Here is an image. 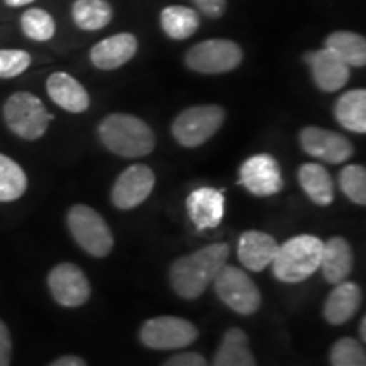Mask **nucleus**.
Returning <instances> with one entry per match:
<instances>
[{
    "mask_svg": "<svg viewBox=\"0 0 366 366\" xmlns=\"http://www.w3.org/2000/svg\"><path fill=\"white\" fill-rule=\"evenodd\" d=\"M224 192L210 187H202L192 192L187 199V210L192 222L199 231L214 229L221 224L224 217Z\"/></svg>",
    "mask_w": 366,
    "mask_h": 366,
    "instance_id": "2eb2a0df",
    "label": "nucleus"
},
{
    "mask_svg": "<svg viewBox=\"0 0 366 366\" xmlns=\"http://www.w3.org/2000/svg\"><path fill=\"white\" fill-rule=\"evenodd\" d=\"M163 366H209L207 360L202 355L197 353H182L172 356Z\"/></svg>",
    "mask_w": 366,
    "mask_h": 366,
    "instance_id": "72a5a7b5",
    "label": "nucleus"
},
{
    "mask_svg": "<svg viewBox=\"0 0 366 366\" xmlns=\"http://www.w3.org/2000/svg\"><path fill=\"white\" fill-rule=\"evenodd\" d=\"M300 146L310 157L326 163L340 164L353 157V144L340 132L309 126L300 131Z\"/></svg>",
    "mask_w": 366,
    "mask_h": 366,
    "instance_id": "f8f14e48",
    "label": "nucleus"
},
{
    "mask_svg": "<svg viewBox=\"0 0 366 366\" xmlns=\"http://www.w3.org/2000/svg\"><path fill=\"white\" fill-rule=\"evenodd\" d=\"M71 17L81 31H99L112 21V7L107 0H75Z\"/></svg>",
    "mask_w": 366,
    "mask_h": 366,
    "instance_id": "a878e982",
    "label": "nucleus"
},
{
    "mask_svg": "<svg viewBox=\"0 0 366 366\" xmlns=\"http://www.w3.org/2000/svg\"><path fill=\"white\" fill-rule=\"evenodd\" d=\"M4 119L14 134L22 139L34 141L44 136L53 116L48 114L44 104L36 95L29 92H17L4 105Z\"/></svg>",
    "mask_w": 366,
    "mask_h": 366,
    "instance_id": "20e7f679",
    "label": "nucleus"
},
{
    "mask_svg": "<svg viewBox=\"0 0 366 366\" xmlns=\"http://www.w3.org/2000/svg\"><path fill=\"white\" fill-rule=\"evenodd\" d=\"M340 185L351 202L366 204V170L360 164H347L340 173Z\"/></svg>",
    "mask_w": 366,
    "mask_h": 366,
    "instance_id": "c85d7f7f",
    "label": "nucleus"
},
{
    "mask_svg": "<svg viewBox=\"0 0 366 366\" xmlns=\"http://www.w3.org/2000/svg\"><path fill=\"white\" fill-rule=\"evenodd\" d=\"M68 227L73 239L95 258H104L112 251L111 229L97 210L89 205H73L68 212Z\"/></svg>",
    "mask_w": 366,
    "mask_h": 366,
    "instance_id": "423d86ee",
    "label": "nucleus"
},
{
    "mask_svg": "<svg viewBox=\"0 0 366 366\" xmlns=\"http://www.w3.org/2000/svg\"><path fill=\"white\" fill-rule=\"evenodd\" d=\"M319 268L322 269L324 278L332 285L345 282L353 269V251L350 242L340 236L324 242Z\"/></svg>",
    "mask_w": 366,
    "mask_h": 366,
    "instance_id": "6ab92c4d",
    "label": "nucleus"
},
{
    "mask_svg": "<svg viewBox=\"0 0 366 366\" xmlns=\"http://www.w3.org/2000/svg\"><path fill=\"white\" fill-rule=\"evenodd\" d=\"M4 2H6L9 7H22V6H27V4L34 2V0H4Z\"/></svg>",
    "mask_w": 366,
    "mask_h": 366,
    "instance_id": "c9c22d12",
    "label": "nucleus"
},
{
    "mask_svg": "<svg viewBox=\"0 0 366 366\" xmlns=\"http://www.w3.org/2000/svg\"><path fill=\"white\" fill-rule=\"evenodd\" d=\"M239 182L253 195L269 197L278 194L283 187L280 164L272 154H254L242 163Z\"/></svg>",
    "mask_w": 366,
    "mask_h": 366,
    "instance_id": "9b49d317",
    "label": "nucleus"
},
{
    "mask_svg": "<svg viewBox=\"0 0 366 366\" xmlns=\"http://www.w3.org/2000/svg\"><path fill=\"white\" fill-rule=\"evenodd\" d=\"M299 182L314 204L326 207L334 200V183L329 172L317 163H305L299 170Z\"/></svg>",
    "mask_w": 366,
    "mask_h": 366,
    "instance_id": "5701e85b",
    "label": "nucleus"
},
{
    "mask_svg": "<svg viewBox=\"0 0 366 366\" xmlns=\"http://www.w3.org/2000/svg\"><path fill=\"white\" fill-rule=\"evenodd\" d=\"M360 336H361V342H365V340H366V317L361 319V322H360Z\"/></svg>",
    "mask_w": 366,
    "mask_h": 366,
    "instance_id": "e433bc0d",
    "label": "nucleus"
},
{
    "mask_svg": "<svg viewBox=\"0 0 366 366\" xmlns=\"http://www.w3.org/2000/svg\"><path fill=\"white\" fill-rule=\"evenodd\" d=\"M21 27L27 38L38 41V43L49 41L56 33V22H54L51 14L46 12L44 9L26 11L21 17Z\"/></svg>",
    "mask_w": 366,
    "mask_h": 366,
    "instance_id": "cd10ccee",
    "label": "nucleus"
},
{
    "mask_svg": "<svg viewBox=\"0 0 366 366\" xmlns=\"http://www.w3.org/2000/svg\"><path fill=\"white\" fill-rule=\"evenodd\" d=\"M46 90L49 99L66 112H85L90 105L89 92L85 90V86L65 71L53 73L46 81Z\"/></svg>",
    "mask_w": 366,
    "mask_h": 366,
    "instance_id": "a211bd4d",
    "label": "nucleus"
},
{
    "mask_svg": "<svg viewBox=\"0 0 366 366\" xmlns=\"http://www.w3.org/2000/svg\"><path fill=\"white\" fill-rule=\"evenodd\" d=\"M242 61L241 46L231 39H205L187 51L185 63L190 70L204 75H219L236 70Z\"/></svg>",
    "mask_w": 366,
    "mask_h": 366,
    "instance_id": "0eeeda50",
    "label": "nucleus"
},
{
    "mask_svg": "<svg viewBox=\"0 0 366 366\" xmlns=\"http://www.w3.org/2000/svg\"><path fill=\"white\" fill-rule=\"evenodd\" d=\"M304 59L312 71L314 84L322 92L332 94V92L341 90L350 80V66L331 49L322 48L317 51L307 53Z\"/></svg>",
    "mask_w": 366,
    "mask_h": 366,
    "instance_id": "4468645a",
    "label": "nucleus"
},
{
    "mask_svg": "<svg viewBox=\"0 0 366 366\" xmlns=\"http://www.w3.org/2000/svg\"><path fill=\"white\" fill-rule=\"evenodd\" d=\"M11 356H12L11 334H9V329L6 324L0 320V366L11 365Z\"/></svg>",
    "mask_w": 366,
    "mask_h": 366,
    "instance_id": "473e14b6",
    "label": "nucleus"
},
{
    "mask_svg": "<svg viewBox=\"0 0 366 366\" xmlns=\"http://www.w3.org/2000/svg\"><path fill=\"white\" fill-rule=\"evenodd\" d=\"M49 366H86V365L80 356L68 355V356H61V358H58L56 361H53Z\"/></svg>",
    "mask_w": 366,
    "mask_h": 366,
    "instance_id": "f704fd0d",
    "label": "nucleus"
},
{
    "mask_svg": "<svg viewBox=\"0 0 366 366\" xmlns=\"http://www.w3.org/2000/svg\"><path fill=\"white\" fill-rule=\"evenodd\" d=\"M224 119L226 111L221 105H194L175 117L172 134L185 148H197L221 129Z\"/></svg>",
    "mask_w": 366,
    "mask_h": 366,
    "instance_id": "39448f33",
    "label": "nucleus"
},
{
    "mask_svg": "<svg viewBox=\"0 0 366 366\" xmlns=\"http://www.w3.org/2000/svg\"><path fill=\"white\" fill-rule=\"evenodd\" d=\"M216 294L227 307L241 315H251L262 305V294L242 269L224 264L214 278Z\"/></svg>",
    "mask_w": 366,
    "mask_h": 366,
    "instance_id": "6e6552de",
    "label": "nucleus"
},
{
    "mask_svg": "<svg viewBox=\"0 0 366 366\" xmlns=\"http://www.w3.org/2000/svg\"><path fill=\"white\" fill-rule=\"evenodd\" d=\"M164 34L175 41L189 39L200 26V16L187 6H168L159 14Z\"/></svg>",
    "mask_w": 366,
    "mask_h": 366,
    "instance_id": "b1692460",
    "label": "nucleus"
},
{
    "mask_svg": "<svg viewBox=\"0 0 366 366\" xmlns=\"http://www.w3.org/2000/svg\"><path fill=\"white\" fill-rule=\"evenodd\" d=\"M136 51V36L131 33H119L95 44L90 51V59L99 70H116L134 58Z\"/></svg>",
    "mask_w": 366,
    "mask_h": 366,
    "instance_id": "dca6fc26",
    "label": "nucleus"
},
{
    "mask_svg": "<svg viewBox=\"0 0 366 366\" xmlns=\"http://www.w3.org/2000/svg\"><path fill=\"white\" fill-rule=\"evenodd\" d=\"M324 242L315 236L302 234L278 246L273 259V274L285 283L307 280L320 267Z\"/></svg>",
    "mask_w": 366,
    "mask_h": 366,
    "instance_id": "7ed1b4c3",
    "label": "nucleus"
},
{
    "mask_svg": "<svg viewBox=\"0 0 366 366\" xmlns=\"http://www.w3.org/2000/svg\"><path fill=\"white\" fill-rule=\"evenodd\" d=\"M336 121L351 132H366V92L363 89L350 90L342 94L334 105Z\"/></svg>",
    "mask_w": 366,
    "mask_h": 366,
    "instance_id": "412c9836",
    "label": "nucleus"
},
{
    "mask_svg": "<svg viewBox=\"0 0 366 366\" xmlns=\"http://www.w3.org/2000/svg\"><path fill=\"white\" fill-rule=\"evenodd\" d=\"M139 337L141 342L151 350H180L190 346L199 337V331L190 320L162 315L146 320Z\"/></svg>",
    "mask_w": 366,
    "mask_h": 366,
    "instance_id": "1a4fd4ad",
    "label": "nucleus"
},
{
    "mask_svg": "<svg viewBox=\"0 0 366 366\" xmlns=\"http://www.w3.org/2000/svg\"><path fill=\"white\" fill-rule=\"evenodd\" d=\"M192 2L199 9V12H202L207 17H212V19L221 17L227 7V0H192Z\"/></svg>",
    "mask_w": 366,
    "mask_h": 366,
    "instance_id": "2f4dec72",
    "label": "nucleus"
},
{
    "mask_svg": "<svg viewBox=\"0 0 366 366\" xmlns=\"http://www.w3.org/2000/svg\"><path fill=\"white\" fill-rule=\"evenodd\" d=\"M332 366H366V353L363 342L353 337H342L334 342L331 350Z\"/></svg>",
    "mask_w": 366,
    "mask_h": 366,
    "instance_id": "c756f323",
    "label": "nucleus"
},
{
    "mask_svg": "<svg viewBox=\"0 0 366 366\" xmlns=\"http://www.w3.org/2000/svg\"><path fill=\"white\" fill-rule=\"evenodd\" d=\"M154 189V173L146 164H132L119 175L112 189V202L117 209H134L148 199Z\"/></svg>",
    "mask_w": 366,
    "mask_h": 366,
    "instance_id": "ddd939ff",
    "label": "nucleus"
},
{
    "mask_svg": "<svg viewBox=\"0 0 366 366\" xmlns=\"http://www.w3.org/2000/svg\"><path fill=\"white\" fill-rule=\"evenodd\" d=\"M48 285L53 299L63 307H80L90 299V283L73 263H61L49 272Z\"/></svg>",
    "mask_w": 366,
    "mask_h": 366,
    "instance_id": "9d476101",
    "label": "nucleus"
},
{
    "mask_svg": "<svg viewBox=\"0 0 366 366\" xmlns=\"http://www.w3.org/2000/svg\"><path fill=\"white\" fill-rule=\"evenodd\" d=\"M229 258V246L226 242H216L195 251L189 256L177 259L170 269V282L173 290L182 299L194 300L207 290Z\"/></svg>",
    "mask_w": 366,
    "mask_h": 366,
    "instance_id": "f257e3e1",
    "label": "nucleus"
},
{
    "mask_svg": "<svg viewBox=\"0 0 366 366\" xmlns=\"http://www.w3.org/2000/svg\"><path fill=\"white\" fill-rule=\"evenodd\" d=\"M31 54L22 49H0V79H14L31 66Z\"/></svg>",
    "mask_w": 366,
    "mask_h": 366,
    "instance_id": "7c9ffc66",
    "label": "nucleus"
},
{
    "mask_svg": "<svg viewBox=\"0 0 366 366\" xmlns=\"http://www.w3.org/2000/svg\"><path fill=\"white\" fill-rule=\"evenodd\" d=\"M361 299V288L353 282H341L329 294L326 304H324V317L329 324L341 326L358 312Z\"/></svg>",
    "mask_w": 366,
    "mask_h": 366,
    "instance_id": "aec40b11",
    "label": "nucleus"
},
{
    "mask_svg": "<svg viewBox=\"0 0 366 366\" xmlns=\"http://www.w3.org/2000/svg\"><path fill=\"white\" fill-rule=\"evenodd\" d=\"M278 244L272 236L259 231H246L237 242V258L251 272H263L273 263Z\"/></svg>",
    "mask_w": 366,
    "mask_h": 366,
    "instance_id": "f3484780",
    "label": "nucleus"
},
{
    "mask_svg": "<svg viewBox=\"0 0 366 366\" xmlns=\"http://www.w3.org/2000/svg\"><path fill=\"white\" fill-rule=\"evenodd\" d=\"M212 366H256L244 331L232 327L224 334Z\"/></svg>",
    "mask_w": 366,
    "mask_h": 366,
    "instance_id": "4be33fe9",
    "label": "nucleus"
},
{
    "mask_svg": "<svg viewBox=\"0 0 366 366\" xmlns=\"http://www.w3.org/2000/svg\"><path fill=\"white\" fill-rule=\"evenodd\" d=\"M337 54L347 66H365L366 65V41L361 34L351 33V31H334L327 36L326 46Z\"/></svg>",
    "mask_w": 366,
    "mask_h": 366,
    "instance_id": "393cba45",
    "label": "nucleus"
},
{
    "mask_svg": "<svg viewBox=\"0 0 366 366\" xmlns=\"http://www.w3.org/2000/svg\"><path fill=\"white\" fill-rule=\"evenodd\" d=\"M99 136L105 148L124 158H141L154 149L151 127L131 114H111L100 122Z\"/></svg>",
    "mask_w": 366,
    "mask_h": 366,
    "instance_id": "f03ea898",
    "label": "nucleus"
},
{
    "mask_svg": "<svg viewBox=\"0 0 366 366\" xmlns=\"http://www.w3.org/2000/svg\"><path fill=\"white\" fill-rule=\"evenodd\" d=\"M27 189V177L14 159L0 153V202L21 199Z\"/></svg>",
    "mask_w": 366,
    "mask_h": 366,
    "instance_id": "bb28decb",
    "label": "nucleus"
}]
</instances>
